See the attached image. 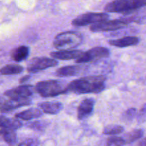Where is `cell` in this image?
Returning a JSON list of instances; mask_svg holds the SVG:
<instances>
[{
    "instance_id": "7c38bea8",
    "label": "cell",
    "mask_w": 146,
    "mask_h": 146,
    "mask_svg": "<svg viewBox=\"0 0 146 146\" xmlns=\"http://www.w3.org/2000/svg\"><path fill=\"white\" fill-rule=\"evenodd\" d=\"M81 50H66V51H57L51 53V56L54 59L71 60L77 59L83 54Z\"/></svg>"
},
{
    "instance_id": "f546056e",
    "label": "cell",
    "mask_w": 146,
    "mask_h": 146,
    "mask_svg": "<svg viewBox=\"0 0 146 146\" xmlns=\"http://www.w3.org/2000/svg\"><path fill=\"white\" fill-rule=\"evenodd\" d=\"M4 99L0 98V109H1V106H2V104H3V102H4Z\"/></svg>"
},
{
    "instance_id": "d4e9b609",
    "label": "cell",
    "mask_w": 146,
    "mask_h": 146,
    "mask_svg": "<svg viewBox=\"0 0 146 146\" xmlns=\"http://www.w3.org/2000/svg\"><path fill=\"white\" fill-rule=\"evenodd\" d=\"M40 142L37 138H28L19 143L17 146H38Z\"/></svg>"
},
{
    "instance_id": "3957f363",
    "label": "cell",
    "mask_w": 146,
    "mask_h": 146,
    "mask_svg": "<svg viewBox=\"0 0 146 146\" xmlns=\"http://www.w3.org/2000/svg\"><path fill=\"white\" fill-rule=\"evenodd\" d=\"M35 91L42 97H54L68 92L67 86L57 80H46L38 82L34 87Z\"/></svg>"
},
{
    "instance_id": "d6986e66",
    "label": "cell",
    "mask_w": 146,
    "mask_h": 146,
    "mask_svg": "<svg viewBox=\"0 0 146 146\" xmlns=\"http://www.w3.org/2000/svg\"><path fill=\"white\" fill-rule=\"evenodd\" d=\"M0 135L2 137L4 141L9 145H15L17 143V135L15 130L7 129V128H1L0 129Z\"/></svg>"
},
{
    "instance_id": "4fadbf2b",
    "label": "cell",
    "mask_w": 146,
    "mask_h": 146,
    "mask_svg": "<svg viewBox=\"0 0 146 146\" xmlns=\"http://www.w3.org/2000/svg\"><path fill=\"white\" fill-rule=\"evenodd\" d=\"M139 41V38L137 36H123L122 38H117V39H111L108 41V43L110 45L113 46L118 47V48H125V47L137 45Z\"/></svg>"
},
{
    "instance_id": "2e32d148",
    "label": "cell",
    "mask_w": 146,
    "mask_h": 146,
    "mask_svg": "<svg viewBox=\"0 0 146 146\" xmlns=\"http://www.w3.org/2000/svg\"><path fill=\"white\" fill-rule=\"evenodd\" d=\"M29 54V48L27 46L21 45L14 48L11 53V58L16 62H21L27 58Z\"/></svg>"
},
{
    "instance_id": "ac0fdd59",
    "label": "cell",
    "mask_w": 146,
    "mask_h": 146,
    "mask_svg": "<svg viewBox=\"0 0 146 146\" xmlns=\"http://www.w3.org/2000/svg\"><path fill=\"white\" fill-rule=\"evenodd\" d=\"M42 115V112L38 108H29L24 111L18 113L15 115V118L17 119L31 120L34 118H38Z\"/></svg>"
},
{
    "instance_id": "6da1fadb",
    "label": "cell",
    "mask_w": 146,
    "mask_h": 146,
    "mask_svg": "<svg viewBox=\"0 0 146 146\" xmlns=\"http://www.w3.org/2000/svg\"><path fill=\"white\" fill-rule=\"evenodd\" d=\"M106 81V78L103 75L90 76L71 81L67 88L76 94H98L105 89Z\"/></svg>"
},
{
    "instance_id": "7402d4cb",
    "label": "cell",
    "mask_w": 146,
    "mask_h": 146,
    "mask_svg": "<svg viewBox=\"0 0 146 146\" xmlns=\"http://www.w3.org/2000/svg\"><path fill=\"white\" fill-rule=\"evenodd\" d=\"M124 128L123 126L118 125H107L103 130V133L108 135H115L123 132Z\"/></svg>"
},
{
    "instance_id": "603a6c76",
    "label": "cell",
    "mask_w": 146,
    "mask_h": 146,
    "mask_svg": "<svg viewBox=\"0 0 146 146\" xmlns=\"http://www.w3.org/2000/svg\"><path fill=\"white\" fill-rule=\"evenodd\" d=\"M48 125V123L45 121H36L34 122L27 124V127L30 129L36 130V131H44Z\"/></svg>"
},
{
    "instance_id": "cb8c5ba5",
    "label": "cell",
    "mask_w": 146,
    "mask_h": 146,
    "mask_svg": "<svg viewBox=\"0 0 146 146\" xmlns=\"http://www.w3.org/2000/svg\"><path fill=\"white\" fill-rule=\"evenodd\" d=\"M106 143L108 146H123L125 142L123 137L111 136L108 138Z\"/></svg>"
},
{
    "instance_id": "9a60e30c",
    "label": "cell",
    "mask_w": 146,
    "mask_h": 146,
    "mask_svg": "<svg viewBox=\"0 0 146 146\" xmlns=\"http://www.w3.org/2000/svg\"><path fill=\"white\" fill-rule=\"evenodd\" d=\"M81 71V66H66L57 69L55 74L58 77L74 76L79 74Z\"/></svg>"
},
{
    "instance_id": "9c48e42d",
    "label": "cell",
    "mask_w": 146,
    "mask_h": 146,
    "mask_svg": "<svg viewBox=\"0 0 146 146\" xmlns=\"http://www.w3.org/2000/svg\"><path fill=\"white\" fill-rule=\"evenodd\" d=\"M34 89V88L31 85H20L7 91L4 95L11 99H26L32 95Z\"/></svg>"
},
{
    "instance_id": "83f0119b",
    "label": "cell",
    "mask_w": 146,
    "mask_h": 146,
    "mask_svg": "<svg viewBox=\"0 0 146 146\" xmlns=\"http://www.w3.org/2000/svg\"><path fill=\"white\" fill-rule=\"evenodd\" d=\"M30 77H31V76L30 75H26V76H24L21 77L19 80V84H24V83H25L26 81H27L29 79Z\"/></svg>"
},
{
    "instance_id": "30bf717a",
    "label": "cell",
    "mask_w": 146,
    "mask_h": 146,
    "mask_svg": "<svg viewBox=\"0 0 146 146\" xmlns=\"http://www.w3.org/2000/svg\"><path fill=\"white\" fill-rule=\"evenodd\" d=\"M95 100L93 98H86L83 100L77 109V117L79 120L86 118L92 113L94 111Z\"/></svg>"
},
{
    "instance_id": "5bb4252c",
    "label": "cell",
    "mask_w": 146,
    "mask_h": 146,
    "mask_svg": "<svg viewBox=\"0 0 146 146\" xmlns=\"http://www.w3.org/2000/svg\"><path fill=\"white\" fill-rule=\"evenodd\" d=\"M38 107L46 114L55 115L58 114L64 108V106L61 103L58 101H47L38 104Z\"/></svg>"
},
{
    "instance_id": "e0dca14e",
    "label": "cell",
    "mask_w": 146,
    "mask_h": 146,
    "mask_svg": "<svg viewBox=\"0 0 146 146\" xmlns=\"http://www.w3.org/2000/svg\"><path fill=\"white\" fill-rule=\"evenodd\" d=\"M22 123L17 118H9L4 115H0V128L17 130L22 126Z\"/></svg>"
},
{
    "instance_id": "4316f807",
    "label": "cell",
    "mask_w": 146,
    "mask_h": 146,
    "mask_svg": "<svg viewBox=\"0 0 146 146\" xmlns=\"http://www.w3.org/2000/svg\"><path fill=\"white\" fill-rule=\"evenodd\" d=\"M138 121L141 123L144 122L146 120V104H145L140 110L138 115Z\"/></svg>"
},
{
    "instance_id": "5b68a950",
    "label": "cell",
    "mask_w": 146,
    "mask_h": 146,
    "mask_svg": "<svg viewBox=\"0 0 146 146\" xmlns=\"http://www.w3.org/2000/svg\"><path fill=\"white\" fill-rule=\"evenodd\" d=\"M131 22L128 19H121L115 20H105L93 24L90 30L93 32H105V31H115L127 27Z\"/></svg>"
},
{
    "instance_id": "52a82bcc",
    "label": "cell",
    "mask_w": 146,
    "mask_h": 146,
    "mask_svg": "<svg viewBox=\"0 0 146 146\" xmlns=\"http://www.w3.org/2000/svg\"><path fill=\"white\" fill-rule=\"evenodd\" d=\"M110 51L108 48L103 46H97L84 52L81 56L76 59V62L82 63L94 62L104 58H107L110 56Z\"/></svg>"
},
{
    "instance_id": "484cf974",
    "label": "cell",
    "mask_w": 146,
    "mask_h": 146,
    "mask_svg": "<svg viewBox=\"0 0 146 146\" xmlns=\"http://www.w3.org/2000/svg\"><path fill=\"white\" fill-rule=\"evenodd\" d=\"M137 114V110L135 108H131L127 110L125 113H124V118L127 121H131L135 117Z\"/></svg>"
},
{
    "instance_id": "ba28073f",
    "label": "cell",
    "mask_w": 146,
    "mask_h": 146,
    "mask_svg": "<svg viewBox=\"0 0 146 146\" xmlns=\"http://www.w3.org/2000/svg\"><path fill=\"white\" fill-rule=\"evenodd\" d=\"M58 64L56 59L48 57H35L29 61L27 71L29 74H36L44 69L54 67Z\"/></svg>"
},
{
    "instance_id": "44dd1931",
    "label": "cell",
    "mask_w": 146,
    "mask_h": 146,
    "mask_svg": "<svg viewBox=\"0 0 146 146\" xmlns=\"http://www.w3.org/2000/svg\"><path fill=\"white\" fill-rule=\"evenodd\" d=\"M143 134L144 132L142 129H135L125 134L123 138L125 140V144L131 143L134 142V141L142 138Z\"/></svg>"
},
{
    "instance_id": "8fae6325",
    "label": "cell",
    "mask_w": 146,
    "mask_h": 146,
    "mask_svg": "<svg viewBox=\"0 0 146 146\" xmlns=\"http://www.w3.org/2000/svg\"><path fill=\"white\" fill-rule=\"evenodd\" d=\"M31 104V101L29 98H26V99H11L9 98V100H4L0 111L2 113H8L12 111L16 108L30 105Z\"/></svg>"
},
{
    "instance_id": "ffe728a7",
    "label": "cell",
    "mask_w": 146,
    "mask_h": 146,
    "mask_svg": "<svg viewBox=\"0 0 146 146\" xmlns=\"http://www.w3.org/2000/svg\"><path fill=\"white\" fill-rule=\"evenodd\" d=\"M24 71V68L19 64H8L0 69V74L2 75H15L21 74Z\"/></svg>"
},
{
    "instance_id": "8992f818",
    "label": "cell",
    "mask_w": 146,
    "mask_h": 146,
    "mask_svg": "<svg viewBox=\"0 0 146 146\" xmlns=\"http://www.w3.org/2000/svg\"><path fill=\"white\" fill-rule=\"evenodd\" d=\"M109 17L106 13L89 12L78 16L72 21V25L75 27H83L89 24H95L100 21L107 20Z\"/></svg>"
},
{
    "instance_id": "277c9868",
    "label": "cell",
    "mask_w": 146,
    "mask_h": 146,
    "mask_svg": "<svg viewBox=\"0 0 146 146\" xmlns=\"http://www.w3.org/2000/svg\"><path fill=\"white\" fill-rule=\"evenodd\" d=\"M146 7V0H114L105 7L107 12L125 13Z\"/></svg>"
},
{
    "instance_id": "7a4b0ae2",
    "label": "cell",
    "mask_w": 146,
    "mask_h": 146,
    "mask_svg": "<svg viewBox=\"0 0 146 146\" xmlns=\"http://www.w3.org/2000/svg\"><path fill=\"white\" fill-rule=\"evenodd\" d=\"M83 41V36L81 33L74 31L62 32L56 36L53 45L58 51L74 50Z\"/></svg>"
},
{
    "instance_id": "f1b7e54d",
    "label": "cell",
    "mask_w": 146,
    "mask_h": 146,
    "mask_svg": "<svg viewBox=\"0 0 146 146\" xmlns=\"http://www.w3.org/2000/svg\"><path fill=\"white\" fill-rule=\"evenodd\" d=\"M138 146H146V138H144L143 140L140 142V143L138 144Z\"/></svg>"
}]
</instances>
